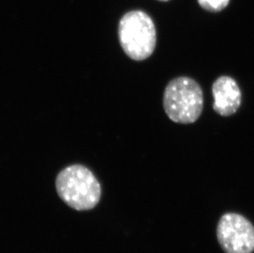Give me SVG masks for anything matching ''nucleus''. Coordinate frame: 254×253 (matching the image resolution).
<instances>
[{
  "label": "nucleus",
  "mask_w": 254,
  "mask_h": 253,
  "mask_svg": "<svg viewBox=\"0 0 254 253\" xmlns=\"http://www.w3.org/2000/svg\"><path fill=\"white\" fill-rule=\"evenodd\" d=\"M203 92L193 79H173L164 93V109L173 122L190 125L196 122L203 110Z\"/></svg>",
  "instance_id": "2"
},
{
  "label": "nucleus",
  "mask_w": 254,
  "mask_h": 253,
  "mask_svg": "<svg viewBox=\"0 0 254 253\" xmlns=\"http://www.w3.org/2000/svg\"><path fill=\"white\" fill-rule=\"evenodd\" d=\"M216 234L219 244L226 253L254 251V225L240 214H225L219 221Z\"/></svg>",
  "instance_id": "4"
},
{
  "label": "nucleus",
  "mask_w": 254,
  "mask_h": 253,
  "mask_svg": "<svg viewBox=\"0 0 254 253\" xmlns=\"http://www.w3.org/2000/svg\"><path fill=\"white\" fill-rule=\"evenodd\" d=\"M56 189L60 198L77 210H91L101 197V185L87 168L74 165L58 175Z\"/></svg>",
  "instance_id": "1"
},
{
  "label": "nucleus",
  "mask_w": 254,
  "mask_h": 253,
  "mask_svg": "<svg viewBox=\"0 0 254 253\" xmlns=\"http://www.w3.org/2000/svg\"><path fill=\"white\" fill-rule=\"evenodd\" d=\"M159 1H164V2H166V1H169V0H159Z\"/></svg>",
  "instance_id": "7"
},
{
  "label": "nucleus",
  "mask_w": 254,
  "mask_h": 253,
  "mask_svg": "<svg viewBox=\"0 0 254 253\" xmlns=\"http://www.w3.org/2000/svg\"><path fill=\"white\" fill-rule=\"evenodd\" d=\"M230 0H197L203 9L211 12H221L227 7Z\"/></svg>",
  "instance_id": "6"
},
{
  "label": "nucleus",
  "mask_w": 254,
  "mask_h": 253,
  "mask_svg": "<svg viewBox=\"0 0 254 253\" xmlns=\"http://www.w3.org/2000/svg\"><path fill=\"white\" fill-rule=\"evenodd\" d=\"M213 109L218 115L228 117L237 112L242 95L237 82L230 76H222L212 85Z\"/></svg>",
  "instance_id": "5"
},
{
  "label": "nucleus",
  "mask_w": 254,
  "mask_h": 253,
  "mask_svg": "<svg viewBox=\"0 0 254 253\" xmlns=\"http://www.w3.org/2000/svg\"><path fill=\"white\" fill-rule=\"evenodd\" d=\"M119 38L123 51L128 57L137 61L146 60L156 48V26L146 12L131 11L120 19Z\"/></svg>",
  "instance_id": "3"
}]
</instances>
